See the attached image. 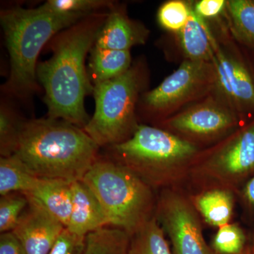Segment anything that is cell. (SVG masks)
I'll return each mask as SVG.
<instances>
[{
	"label": "cell",
	"mask_w": 254,
	"mask_h": 254,
	"mask_svg": "<svg viewBox=\"0 0 254 254\" xmlns=\"http://www.w3.org/2000/svg\"><path fill=\"white\" fill-rule=\"evenodd\" d=\"M244 198L254 210V177L247 182L243 190Z\"/></svg>",
	"instance_id": "4dcf8cb0"
},
{
	"label": "cell",
	"mask_w": 254,
	"mask_h": 254,
	"mask_svg": "<svg viewBox=\"0 0 254 254\" xmlns=\"http://www.w3.org/2000/svg\"><path fill=\"white\" fill-rule=\"evenodd\" d=\"M214 81L233 108L254 113V79L245 64L218 48L211 63Z\"/></svg>",
	"instance_id": "9c48e42d"
},
{
	"label": "cell",
	"mask_w": 254,
	"mask_h": 254,
	"mask_svg": "<svg viewBox=\"0 0 254 254\" xmlns=\"http://www.w3.org/2000/svg\"><path fill=\"white\" fill-rule=\"evenodd\" d=\"M226 6L227 1L225 0H200L193 8L200 17L205 19L216 17L226 9Z\"/></svg>",
	"instance_id": "f1b7e54d"
},
{
	"label": "cell",
	"mask_w": 254,
	"mask_h": 254,
	"mask_svg": "<svg viewBox=\"0 0 254 254\" xmlns=\"http://www.w3.org/2000/svg\"><path fill=\"white\" fill-rule=\"evenodd\" d=\"M41 179L33 175L16 155L0 158V195L34 189Z\"/></svg>",
	"instance_id": "ac0fdd59"
},
{
	"label": "cell",
	"mask_w": 254,
	"mask_h": 254,
	"mask_svg": "<svg viewBox=\"0 0 254 254\" xmlns=\"http://www.w3.org/2000/svg\"><path fill=\"white\" fill-rule=\"evenodd\" d=\"M245 247V233L238 225L232 224L220 227L212 243L213 251L217 254H241Z\"/></svg>",
	"instance_id": "4316f807"
},
{
	"label": "cell",
	"mask_w": 254,
	"mask_h": 254,
	"mask_svg": "<svg viewBox=\"0 0 254 254\" xmlns=\"http://www.w3.org/2000/svg\"><path fill=\"white\" fill-rule=\"evenodd\" d=\"M178 36L187 60L211 63L218 45L205 19L195 12L193 6L190 18Z\"/></svg>",
	"instance_id": "2e32d148"
},
{
	"label": "cell",
	"mask_w": 254,
	"mask_h": 254,
	"mask_svg": "<svg viewBox=\"0 0 254 254\" xmlns=\"http://www.w3.org/2000/svg\"><path fill=\"white\" fill-rule=\"evenodd\" d=\"M113 159L150 185L161 182L173 166L196 153L193 143L156 127L140 125L127 141L108 147Z\"/></svg>",
	"instance_id": "8992f818"
},
{
	"label": "cell",
	"mask_w": 254,
	"mask_h": 254,
	"mask_svg": "<svg viewBox=\"0 0 254 254\" xmlns=\"http://www.w3.org/2000/svg\"><path fill=\"white\" fill-rule=\"evenodd\" d=\"M65 228L46 210L29 202L12 232L26 254H48Z\"/></svg>",
	"instance_id": "30bf717a"
},
{
	"label": "cell",
	"mask_w": 254,
	"mask_h": 254,
	"mask_svg": "<svg viewBox=\"0 0 254 254\" xmlns=\"http://www.w3.org/2000/svg\"><path fill=\"white\" fill-rule=\"evenodd\" d=\"M109 11L88 15L49 42L53 55L38 64L36 68L37 79L45 91L48 118L82 128L89 122L84 100L93 93V86L88 77L86 58Z\"/></svg>",
	"instance_id": "6da1fadb"
},
{
	"label": "cell",
	"mask_w": 254,
	"mask_h": 254,
	"mask_svg": "<svg viewBox=\"0 0 254 254\" xmlns=\"http://www.w3.org/2000/svg\"><path fill=\"white\" fill-rule=\"evenodd\" d=\"M43 5L55 12L91 14L112 9L115 3L110 0H48Z\"/></svg>",
	"instance_id": "484cf974"
},
{
	"label": "cell",
	"mask_w": 254,
	"mask_h": 254,
	"mask_svg": "<svg viewBox=\"0 0 254 254\" xmlns=\"http://www.w3.org/2000/svg\"><path fill=\"white\" fill-rule=\"evenodd\" d=\"M241 254H254V245L245 247V250Z\"/></svg>",
	"instance_id": "1f68e13d"
},
{
	"label": "cell",
	"mask_w": 254,
	"mask_h": 254,
	"mask_svg": "<svg viewBox=\"0 0 254 254\" xmlns=\"http://www.w3.org/2000/svg\"><path fill=\"white\" fill-rule=\"evenodd\" d=\"M90 54L88 74L93 86L118 78L131 66L129 50L105 49L94 46Z\"/></svg>",
	"instance_id": "e0dca14e"
},
{
	"label": "cell",
	"mask_w": 254,
	"mask_h": 254,
	"mask_svg": "<svg viewBox=\"0 0 254 254\" xmlns=\"http://www.w3.org/2000/svg\"><path fill=\"white\" fill-rule=\"evenodd\" d=\"M224 179H237L254 170V122L218 151L209 163Z\"/></svg>",
	"instance_id": "8fae6325"
},
{
	"label": "cell",
	"mask_w": 254,
	"mask_h": 254,
	"mask_svg": "<svg viewBox=\"0 0 254 254\" xmlns=\"http://www.w3.org/2000/svg\"><path fill=\"white\" fill-rule=\"evenodd\" d=\"M27 197L19 192L1 195L0 198V232H11L17 225L20 217L28 206Z\"/></svg>",
	"instance_id": "d4e9b609"
},
{
	"label": "cell",
	"mask_w": 254,
	"mask_h": 254,
	"mask_svg": "<svg viewBox=\"0 0 254 254\" xmlns=\"http://www.w3.org/2000/svg\"><path fill=\"white\" fill-rule=\"evenodd\" d=\"M127 254H172L156 219H150L130 237Z\"/></svg>",
	"instance_id": "7402d4cb"
},
{
	"label": "cell",
	"mask_w": 254,
	"mask_h": 254,
	"mask_svg": "<svg viewBox=\"0 0 254 254\" xmlns=\"http://www.w3.org/2000/svg\"><path fill=\"white\" fill-rule=\"evenodd\" d=\"M211 63L187 60L154 89L145 93L143 105L159 113L180 104L199 90L213 74Z\"/></svg>",
	"instance_id": "ba28073f"
},
{
	"label": "cell",
	"mask_w": 254,
	"mask_h": 254,
	"mask_svg": "<svg viewBox=\"0 0 254 254\" xmlns=\"http://www.w3.org/2000/svg\"><path fill=\"white\" fill-rule=\"evenodd\" d=\"M226 9L232 34L254 50V0L227 1Z\"/></svg>",
	"instance_id": "44dd1931"
},
{
	"label": "cell",
	"mask_w": 254,
	"mask_h": 254,
	"mask_svg": "<svg viewBox=\"0 0 254 254\" xmlns=\"http://www.w3.org/2000/svg\"><path fill=\"white\" fill-rule=\"evenodd\" d=\"M195 206L209 225L221 227L227 225L233 212L234 199L229 190H208L197 197Z\"/></svg>",
	"instance_id": "d6986e66"
},
{
	"label": "cell",
	"mask_w": 254,
	"mask_h": 254,
	"mask_svg": "<svg viewBox=\"0 0 254 254\" xmlns=\"http://www.w3.org/2000/svg\"><path fill=\"white\" fill-rule=\"evenodd\" d=\"M130 236L118 227H102L85 237L83 254H127Z\"/></svg>",
	"instance_id": "ffe728a7"
},
{
	"label": "cell",
	"mask_w": 254,
	"mask_h": 254,
	"mask_svg": "<svg viewBox=\"0 0 254 254\" xmlns=\"http://www.w3.org/2000/svg\"><path fill=\"white\" fill-rule=\"evenodd\" d=\"M72 182L41 179L33 190L23 193L28 201L41 207L66 227L72 208Z\"/></svg>",
	"instance_id": "9a60e30c"
},
{
	"label": "cell",
	"mask_w": 254,
	"mask_h": 254,
	"mask_svg": "<svg viewBox=\"0 0 254 254\" xmlns=\"http://www.w3.org/2000/svg\"><path fill=\"white\" fill-rule=\"evenodd\" d=\"M234 123L235 118L228 110L211 104L193 107L169 121V125L177 131L198 136L220 133Z\"/></svg>",
	"instance_id": "4fadbf2b"
},
{
	"label": "cell",
	"mask_w": 254,
	"mask_h": 254,
	"mask_svg": "<svg viewBox=\"0 0 254 254\" xmlns=\"http://www.w3.org/2000/svg\"><path fill=\"white\" fill-rule=\"evenodd\" d=\"M83 182L103 207L110 225L131 237L153 218L150 186L131 169L112 158L97 159Z\"/></svg>",
	"instance_id": "277c9868"
},
{
	"label": "cell",
	"mask_w": 254,
	"mask_h": 254,
	"mask_svg": "<svg viewBox=\"0 0 254 254\" xmlns=\"http://www.w3.org/2000/svg\"><path fill=\"white\" fill-rule=\"evenodd\" d=\"M100 147L83 128L53 118L26 120L15 155L41 179L83 180Z\"/></svg>",
	"instance_id": "7a4b0ae2"
},
{
	"label": "cell",
	"mask_w": 254,
	"mask_h": 254,
	"mask_svg": "<svg viewBox=\"0 0 254 254\" xmlns=\"http://www.w3.org/2000/svg\"><path fill=\"white\" fill-rule=\"evenodd\" d=\"M85 237L65 228L48 254H83Z\"/></svg>",
	"instance_id": "83f0119b"
},
{
	"label": "cell",
	"mask_w": 254,
	"mask_h": 254,
	"mask_svg": "<svg viewBox=\"0 0 254 254\" xmlns=\"http://www.w3.org/2000/svg\"><path fill=\"white\" fill-rule=\"evenodd\" d=\"M192 5L181 0H171L161 5L158 11L159 24L168 31L179 33L186 25Z\"/></svg>",
	"instance_id": "cb8c5ba5"
},
{
	"label": "cell",
	"mask_w": 254,
	"mask_h": 254,
	"mask_svg": "<svg viewBox=\"0 0 254 254\" xmlns=\"http://www.w3.org/2000/svg\"><path fill=\"white\" fill-rule=\"evenodd\" d=\"M25 121L26 120H23L10 105L1 103L0 108L1 157H9L15 154Z\"/></svg>",
	"instance_id": "603a6c76"
},
{
	"label": "cell",
	"mask_w": 254,
	"mask_h": 254,
	"mask_svg": "<svg viewBox=\"0 0 254 254\" xmlns=\"http://www.w3.org/2000/svg\"><path fill=\"white\" fill-rule=\"evenodd\" d=\"M88 15L55 12L43 4L35 9L17 6L1 9L0 21L10 63L4 93L26 98L38 91L37 60L43 47L60 31Z\"/></svg>",
	"instance_id": "3957f363"
},
{
	"label": "cell",
	"mask_w": 254,
	"mask_h": 254,
	"mask_svg": "<svg viewBox=\"0 0 254 254\" xmlns=\"http://www.w3.org/2000/svg\"><path fill=\"white\" fill-rule=\"evenodd\" d=\"M158 219L171 240L174 254H215L205 243L194 208L181 195L164 193L158 202Z\"/></svg>",
	"instance_id": "52a82bcc"
},
{
	"label": "cell",
	"mask_w": 254,
	"mask_h": 254,
	"mask_svg": "<svg viewBox=\"0 0 254 254\" xmlns=\"http://www.w3.org/2000/svg\"><path fill=\"white\" fill-rule=\"evenodd\" d=\"M72 208L68 226L70 232L81 237L106 226L110 222L94 193L83 180L73 182Z\"/></svg>",
	"instance_id": "7c38bea8"
},
{
	"label": "cell",
	"mask_w": 254,
	"mask_h": 254,
	"mask_svg": "<svg viewBox=\"0 0 254 254\" xmlns=\"http://www.w3.org/2000/svg\"><path fill=\"white\" fill-rule=\"evenodd\" d=\"M141 71L131 68L118 78L93 86L94 114L83 128L99 147H110L131 138L136 131L135 107L141 89Z\"/></svg>",
	"instance_id": "5b68a950"
},
{
	"label": "cell",
	"mask_w": 254,
	"mask_h": 254,
	"mask_svg": "<svg viewBox=\"0 0 254 254\" xmlns=\"http://www.w3.org/2000/svg\"><path fill=\"white\" fill-rule=\"evenodd\" d=\"M0 254H26V252L21 241L11 231L1 233Z\"/></svg>",
	"instance_id": "f546056e"
},
{
	"label": "cell",
	"mask_w": 254,
	"mask_h": 254,
	"mask_svg": "<svg viewBox=\"0 0 254 254\" xmlns=\"http://www.w3.org/2000/svg\"><path fill=\"white\" fill-rule=\"evenodd\" d=\"M145 28L132 21L122 8L115 5L110 9L100 28L95 46L105 49L129 50L132 47L145 43Z\"/></svg>",
	"instance_id": "5bb4252c"
}]
</instances>
